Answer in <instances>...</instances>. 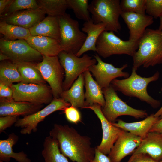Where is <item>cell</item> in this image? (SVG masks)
<instances>
[{"label":"cell","instance_id":"cell-1","mask_svg":"<svg viewBox=\"0 0 162 162\" xmlns=\"http://www.w3.org/2000/svg\"><path fill=\"white\" fill-rule=\"evenodd\" d=\"M49 136L57 141L61 152L73 162H90L94 158L95 148L92 146L90 138L73 127L54 124Z\"/></svg>","mask_w":162,"mask_h":162},{"label":"cell","instance_id":"cell-2","mask_svg":"<svg viewBox=\"0 0 162 162\" xmlns=\"http://www.w3.org/2000/svg\"><path fill=\"white\" fill-rule=\"evenodd\" d=\"M136 70L162 64V30L147 28L138 40V48L132 57Z\"/></svg>","mask_w":162,"mask_h":162},{"label":"cell","instance_id":"cell-3","mask_svg":"<svg viewBox=\"0 0 162 162\" xmlns=\"http://www.w3.org/2000/svg\"><path fill=\"white\" fill-rule=\"evenodd\" d=\"M136 70L132 68L131 74L129 77L122 80L115 79L112 81L111 85L116 91L127 96L137 98L154 108L158 107L161 104L160 101L153 98L148 94L147 87L151 82L159 79V72L157 71L152 76L145 77L138 75Z\"/></svg>","mask_w":162,"mask_h":162},{"label":"cell","instance_id":"cell-4","mask_svg":"<svg viewBox=\"0 0 162 162\" xmlns=\"http://www.w3.org/2000/svg\"><path fill=\"white\" fill-rule=\"evenodd\" d=\"M120 4L119 0L92 1L88 9L94 23H103L106 31L118 33L121 28L119 22L122 13Z\"/></svg>","mask_w":162,"mask_h":162},{"label":"cell","instance_id":"cell-5","mask_svg":"<svg viewBox=\"0 0 162 162\" xmlns=\"http://www.w3.org/2000/svg\"><path fill=\"white\" fill-rule=\"evenodd\" d=\"M62 51L76 55L86 40L87 34L80 28L78 22L66 13L58 17Z\"/></svg>","mask_w":162,"mask_h":162},{"label":"cell","instance_id":"cell-6","mask_svg":"<svg viewBox=\"0 0 162 162\" xmlns=\"http://www.w3.org/2000/svg\"><path fill=\"white\" fill-rule=\"evenodd\" d=\"M102 90L105 103L101 107V110L105 117L111 123L115 122L117 118L121 116H129L136 118H143L148 116L146 110L134 108L123 101L111 85Z\"/></svg>","mask_w":162,"mask_h":162},{"label":"cell","instance_id":"cell-7","mask_svg":"<svg viewBox=\"0 0 162 162\" xmlns=\"http://www.w3.org/2000/svg\"><path fill=\"white\" fill-rule=\"evenodd\" d=\"M138 41L124 40L113 31H104L96 43V52L104 58L115 55L125 54L133 56L138 48Z\"/></svg>","mask_w":162,"mask_h":162},{"label":"cell","instance_id":"cell-8","mask_svg":"<svg viewBox=\"0 0 162 162\" xmlns=\"http://www.w3.org/2000/svg\"><path fill=\"white\" fill-rule=\"evenodd\" d=\"M58 56L65 74L63 91L69 89L80 74L88 70L89 67L96 64L97 62L87 54L79 57L74 54L61 51Z\"/></svg>","mask_w":162,"mask_h":162},{"label":"cell","instance_id":"cell-9","mask_svg":"<svg viewBox=\"0 0 162 162\" xmlns=\"http://www.w3.org/2000/svg\"><path fill=\"white\" fill-rule=\"evenodd\" d=\"M13 98L17 101L28 102L34 104H49L53 98L50 87L45 84L25 83L13 84Z\"/></svg>","mask_w":162,"mask_h":162},{"label":"cell","instance_id":"cell-10","mask_svg":"<svg viewBox=\"0 0 162 162\" xmlns=\"http://www.w3.org/2000/svg\"><path fill=\"white\" fill-rule=\"evenodd\" d=\"M37 67L44 80L50 85L54 98H60L63 91L65 72L58 56H43L41 62L37 63Z\"/></svg>","mask_w":162,"mask_h":162},{"label":"cell","instance_id":"cell-11","mask_svg":"<svg viewBox=\"0 0 162 162\" xmlns=\"http://www.w3.org/2000/svg\"><path fill=\"white\" fill-rule=\"evenodd\" d=\"M71 106L61 97L53 98L47 106L37 112L18 119L14 124L15 127L21 128L20 133L23 135L30 134L38 130V124L46 117L56 111L64 109Z\"/></svg>","mask_w":162,"mask_h":162},{"label":"cell","instance_id":"cell-12","mask_svg":"<svg viewBox=\"0 0 162 162\" xmlns=\"http://www.w3.org/2000/svg\"><path fill=\"white\" fill-rule=\"evenodd\" d=\"M0 52L13 62H34L43 59V56L32 48L25 39L0 40Z\"/></svg>","mask_w":162,"mask_h":162},{"label":"cell","instance_id":"cell-13","mask_svg":"<svg viewBox=\"0 0 162 162\" xmlns=\"http://www.w3.org/2000/svg\"><path fill=\"white\" fill-rule=\"evenodd\" d=\"M97 64L90 66L88 69L101 89L109 87L112 81L116 78L129 77V74L123 70L128 67V64L119 68L115 67L111 64L104 62L98 55L94 56Z\"/></svg>","mask_w":162,"mask_h":162},{"label":"cell","instance_id":"cell-14","mask_svg":"<svg viewBox=\"0 0 162 162\" xmlns=\"http://www.w3.org/2000/svg\"><path fill=\"white\" fill-rule=\"evenodd\" d=\"M86 108L93 110L101 122L103 131L102 138L100 144L96 147L104 154H108L123 130L114 126L106 119L102 112L101 106L99 105L94 104Z\"/></svg>","mask_w":162,"mask_h":162},{"label":"cell","instance_id":"cell-15","mask_svg":"<svg viewBox=\"0 0 162 162\" xmlns=\"http://www.w3.org/2000/svg\"><path fill=\"white\" fill-rule=\"evenodd\" d=\"M142 139L123 130L108 154L111 162H121L127 155L133 154L140 145Z\"/></svg>","mask_w":162,"mask_h":162},{"label":"cell","instance_id":"cell-16","mask_svg":"<svg viewBox=\"0 0 162 162\" xmlns=\"http://www.w3.org/2000/svg\"><path fill=\"white\" fill-rule=\"evenodd\" d=\"M121 16L129 29V40H131L138 41L147 28L154 22V18L146 14L122 12Z\"/></svg>","mask_w":162,"mask_h":162},{"label":"cell","instance_id":"cell-17","mask_svg":"<svg viewBox=\"0 0 162 162\" xmlns=\"http://www.w3.org/2000/svg\"><path fill=\"white\" fill-rule=\"evenodd\" d=\"M45 14L40 7L18 11L1 18V21L26 28H31L43 20Z\"/></svg>","mask_w":162,"mask_h":162},{"label":"cell","instance_id":"cell-18","mask_svg":"<svg viewBox=\"0 0 162 162\" xmlns=\"http://www.w3.org/2000/svg\"><path fill=\"white\" fill-rule=\"evenodd\" d=\"M43 105H39L14 100L0 99V117L7 116H28L40 110Z\"/></svg>","mask_w":162,"mask_h":162},{"label":"cell","instance_id":"cell-19","mask_svg":"<svg viewBox=\"0 0 162 162\" xmlns=\"http://www.w3.org/2000/svg\"><path fill=\"white\" fill-rule=\"evenodd\" d=\"M154 114H152L144 120L138 122L128 123L118 119L117 122L112 123L114 126L139 136L142 139L146 136L153 125L161 118L160 117L155 116Z\"/></svg>","mask_w":162,"mask_h":162},{"label":"cell","instance_id":"cell-20","mask_svg":"<svg viewBox=\"0 0 162 162\" xmlns=\"http://www.w3.org/2000/svg\"><path fill=\"white\" fill-rule=\"evenodd\" d=\"M143 153L159 162L162 160V133L149 132L133 154Z\"/></svg>","mask_w":162,"mask_h":162},{"label":"cell","instance_id":"cell-21","mask_svg":"<svg viewBox=\"0 0 162 162\" xmlns=\"http://www.w3.org/2000/svg\"><path fill=\"white\" fill-rule=\"evenodd\" d=\"M25 40L33 49L42 56H58L61 51L60 43L57 40L47 37L31 35Z\"/></svg>","mask_w":162,"mask_h":162},{"label":"cell","instance_id":"cell-22","mask_svg":"<svg viewBox=\"0 0 162 162\" xmlns=\"http://www.w3.org/2000/svg\"><path fill=\"white\" fill-rule=\"evenodd\" d=\"M82 30L86 33L87 37L82 47L76 55L79 57L88 51L96 52L97 41L102 32L106 31V27L103 23H94L91 19L85 22Z\"/></svg>","mask_w":162,"mask_h":162},{"label":"cell","instance_id":"cell-23","mask_svg":"<svg viewBox=\"0 0 162 162\" xmlns=\"http://www.w3.org/2000/svg\"><path fill=\"white\" fill-rule=\"evenodd\" d=\"M85 80L84 86L86 88L85 93L86 107L91 106L98 104L103 106L105 100L102 89L96 81L92 77L91 73L88 70L83 73Z\"/></svg>","mask_w":162,"mask_h":162},{"label":"cell","instance_id":"cell-24","mask_svg":"<svg viewBox=\"0 0 162 162\" xmlns=\"http://www.w3.org/2000/svg\"><path fill=\"white\" fill-rule=\"evenodd\" d=\"M32 36L48 37L60 41V33L58 17L50 16L29 29Z\"/></svg>","mask_w":162,"mask_h":162},{"label":"cell","instance_id":"cell-25","mask_svg":"<svg viewBox=\"0 0 162 162\" xmlns=\"http://www.w3.org/2000/svg\"><path fill=\"white\" fill-rule=\"evenodd\" d=\"M85 80L84 74H80L70 88L64 91L60 97L71 106L77 108H85L86 107L84 86Z\"/></svg>","mask_w":162,"mask_h":162},{"label":"cell","instance_id":"cell-26","mask_svg":"<svg viewBox=\"0 0 162 162\" xmlns=\"http://www.w3.org/2000/svg\"><path fill=\"white\" fill-rule=\"evenodd\" d=\"M8 136L6 139L0 140V160L9 162L12 158L18 162H31L23 151L17 153L14 152L13 147L18 141V136L12 133Z\"/></svg>","mask_w":162,"mask_h":162},{"label":"cell","instance_id":"cell-27","mask_svg":"<svg viewBox=\"0 0 162 162\" xmlns=\"http://www.w3.org/2000/svg\"><path fill=\"white\" fill-rule=\"evenodd\" d=\"M13 62L17 66L22 79V82L41 85L45 84L46 82L37 68V64L28 62Z\"/></svg>","mask_w":162,"mask_h":162},{"label":"cell","instance_id":"cell-28","mask_svg":"<svg viewBox=\"0 0 162 162\" xmlns=\"http://www.w3.org/2000/svg\"><path fill=\"white\" fill-rule=\"evenodd\" d=\"M42 154L45 162H69L60 152L57 141L50 136L44 139Z\"/></svg>","mask_w":162,"mask_h":162},{"label":"cell","instance_id":"cell-29","mask_svg":"<svg viewBox=\"0 0 162 162\" xmlns=\"http://www.w3.org/2000/svg\"><path fill=\"white\" fill-rule=\"evenodd\" d=\"M22 80L16 64L11 61L1 62L0 64V83L10 87L14 82Z\"/></svg>","mask_w":162,"mask_h":162},{"label":"cell","instance_id":"cell-30","mask_svg":"<svg viewBox=\"0 0 162 162\" xmlns=\"http://www.w3.org/2000/svg\"><path fill=\"white\" fill-rule=\"evenodd\" d=\"M39 7L48 16L58 17L66 13L68 8L67 0H37Z\"/></svg>","mask_w":162,"mask_h":162},{"label":"cell","instance_id":"cell-31","mask_svg":"<svg viewBox=\"0 0 162 162\" xmlns=\"http://www.w3.org/2000/svg\"><path fill=\"white\" fill-rule=\"evenodd\" d=\"M0 32L8 40L25 39L31 35L29 29L0 21Z\"/></svg>","mask_w":162,"mask_h":162},{"label":"cell","instance_id":"cell-32","mask_svg":"<svg viewBox=\"0 0 162 162\" xmlns=\"http://www.w3.org/2000/svg\"><path fill=\"white\" fill-rule=\"evenodd\" d=\"M68 8L72 10L77 18L88 21L91 18L89 10L88 0H67Z\"/></svg>","mask_w":162,"mask_h":162},{"label":"cell","instance_id":"cell-33","mask_svg":"<svg viewBox=\"0 0 162 162\" xmlns=\"http://www.w3.org/2000/svg\"><path fill=\"white\" fill-rule=\"evenodd\" d=\"M37 0H14L7 11L1 16H8L18 11L39 8Z\"/></svg>","mask_w":162,"mask_h":162},{"label":"cell","instance_id":"cell-34","mask_svg":"<svg viewBox=\"0 0 162 162\" xmlns=\"http://www.w3.org/2000/svg\"><path fill=\"white\" fill-rule=\"evenodd\" d=\"M146 2V0H122L120 4L122 12L145 14Z\"/></svg>","mask_w":162,"mask_h":162},{"label":"cell","instance_id":"cell-35","mask_svg":"<svg viewBox=\"0 0 162 162\" xmlns=\"http://www.w3.org/2000/svg\"><path fill=\"white\" fill-rule=\"evenodd\" d=\"M146 13L153 18L162 17V0H146Z\"/></svg>","mask_w":162,"mask_h":162},{"label":"cell","instance_id":"cell-36","mask_svg":"<svg viewBox=\"0 0 162 162\" xmlns=\"http://www.w3.org/2000/svg\"><path fill=\"white\" fill-rule=\"evenodd\" d=\"M63 111L67 119L69 122L77 124L81 122V114L77 108L70 106L66 108Z\"/></svg>","mask_w":162,"mask_h":162},{"label":"cell","instance_id":"cell-37","mask_svg":"<svg viewBox=\"0 0 162 162\" xmlns=\"http://www.w3.org/2000/svg\"><path fill=\"white\" fill-rule=\"evenodd\" d=\"M18 116H7L0 117V133L4 132L7 128L11 127L18 120Z\"/></svg>","mask_w":162,"mask_h":162},{"label":"cell","instance_id":"cell-38","mask_svg":"<svg viewBox=\"0 0 162 162\" xmlns=\"http://www.w3.org/2000/svg\"><path fill=\"white\" fill-rule=\"evenodd\" d=\"M127 162H159L148 154L139 153L133 154Z\"/></svg>","mask_w":162,"mask_h":162},{"label":"cell","instance_id":"cell-39","mask_svg":"<svg viewBox=\"0 0 162 162\" xmlns=\"http://www.w3.org/2000/svg\"><path fill=\"white\" fill-rule=\"evenodd\" d=\"M13 91L10 87L0 83V99L14 100Z\"/></svg>","mask_w":162,"mask_h":162},{"label":"cell","instance_id":"cell-40","mask_svg":"<svg viewBox=\"0 0 162 162\" xmlns=\"http://www.w3.org/2000/svg\"><path fill=\"white\" fill-rule=\"evenodd\" d=\"M94 158L90 162H111L108 156L98 150L96 147Z\"/></svg>","mask_w":162,"mask_h":162},{"label":"cell","instance_id":"cell-41","mask_svg":"<svg viewBox=\"0 0 162 162\" xmlns=\"http://www.w3.org/2000/svg\"><path fill=\"white\" fill-rule=\"evenodd\" d=\"M14 0H0V16L3 15L7 10Z\"/></svg>","mask_w":162,"mask_h":162},{"label":"cell","instance_id":"cell-42","mask_svg":"<svg viewBox=\"0 0 162 162\" xmlns=\"http://www.w3.org/2000/svg\"><path fill=\"white\" fill-rule=\"evenodd\" d=\"M149 132H157L162 133V118L153 125Z\"/></svg>","mask_w":162,"mask_h":162},{"label":"cell","instance_id":"cell-43","mask_svg":"<svg viewBox=\"0 0 162 162\" xmlns=\"http://www.w3.org/2000/svg\"><path fill=\"white\" fill-rule=\"evenodd\" d=\"M10 60V58L4 54L2 52L0 53V61L1 62Z\"/></svg>","mask_w":162,"mask_h":162},{"label":"cell","instance_id":"cell-44","mask_svg":"<svg viewBox=\"0 0 162 162\" xmlns=\"http://www.w3.org/2000/svg\"><path fill=\"white\" fill-rule=\"evenodd\" d=\"M161 90L162 91V87L161 88ZM155 117H160L161 118H162V106L154 114Z\"/></svg>","mask_w":162,"mask_h":162},{"label":"cell","instance_id":"cell-45","mask_svg":"<svg viewBox=\"0 0 162 162\" xmlns=\"http://www.w3.org/2000/svg\"><path fill=\"white\" fill-rule=\"evenodd\" d=\"M160 25L158 29L162 30V17L160 18Z\"/></svg>","mask_w":162,"mask_h":162},{"label":"cell","instance_id":"cell-46","mask_svg":"<svg viewBox=\"0 0 162 162\" xmlns=\"http://www.w3.org/2000/svg\"><path fill=\"white\" fill-rule=\"evenodd\" d=\"M0 162H3V161L0 160Z\"/></svg>","mask_w":162,"mask_h":162},{"label":"cell","instance_id":"cell-47","mask_svg":"<svg viewBox=\"0 0 162 162\" xmlns=\"http://www.w3.org/2000/svg\"><path fill=\"white\" fill-rule=\"evenodd\" d=\"M159 162H162V160H161L160 161H159Z\"/></svg>","mask_w":162,"mask_h":162}]
</instances>
